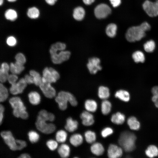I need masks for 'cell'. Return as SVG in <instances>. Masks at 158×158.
<instances>
[{"label":"cell","instance_id":"1","mask_svg":"<svg viewBox=\"0 0 158 158\" xmlns=\"http://www.w3.org/2000/svg\"><path fill=\"white\" fill-rule=\"evenodd\" d=\"M54 115L48 112L44 109H42L38 113L35 125L37 128L41 132L46 134L52 133L55 130L56 127L52 123L47 121L52 122L55 119Z\"/></svg>","mask_w":158,"mask_h":158},{"label":"cell","instance_id":"2","mask_svg":"<svg viewBox=\"0 0 158 158\" xmlns=\"http://www.w3.org/2000/svg\"><path fill=\"white\" fill-rule=\"evenodd\" d=\"M66 44L61 42H57L52 44L49 50L52 62L54 64H59L68 60L71 55V52L65 50Z\"/></svg>","mask_w":158,"mask_h":158},{"label":"cell","instance_id":"3","mask_svg":"<svg viewBox=\"0 0 158 158\" xmlns=\"http://www.w3.org/2000/svg\"><path fill=\"white\" fill-rule=\"evenodd\" d=\"M150 28V25L147 22H144L139 26L130 27L127 30L126 38L130 42L140 40L145 36V32Z\"/></svg>","mask_w":158,"mask_h":158},{"label":"cell","instance_id":"4","mask_svg":"<svg viewBox=\"0 0 158 158\" xmlns=\"http://www.w3.org/2000/svg\"><path fill=\"white\" fill-rule=\"evenodd\" d=\"M0 135L5 143L12 150H21L27 146L25 141L16 140L10 131H3L1 132Z\"/></svg>","mask_w":158,"mask_h":158},{"label":"cell","instance_id":"5","mask_svg":"<svg viewBox=\"0 0 158 158\" xmlns=\"http://www.w3.org/2000/svg\"><path fill=\"white\" fill-rule=\"evenodd\" d=\"M9 103L13 109V114L15 117L23 119L28 118V113L20 97H11L9 100Z\"/></svg>","mask_w":158,"mask_h":158},{"label":"cell","instance_id":"6","mask_svg":"<svg viewBox=\"0 0 158 158\" xmlns=\"http://www.w3.org/2000/svg\"><path fill=\"white\" fill-rule=\"evenodd\" d=\"M59 108L62 110H66L67 107L68 102L73 106L78 104L77 101L74 96L70 92L64 91L59 92L55 98Z\"/></svg>","mask_w":158,"mask_h":158},{"label":"cell","instance_id":"7","mask_svg":"<svg viewBox=\"0 0 158 158\" xmlns=\"http://www.w3.org/2000/svg\"><path fill=\"white\" fill-rule=\"evenodd\" d=\"M136 137L133 133L124 131L121 134L118 143L124 150L127 152L133 151L135 148Z\"/></svg>","mask_w":158,"mask_h":158},{"label":"cell","instance_id":"8","mask_svg":"<svg viewBox=\"0 0 158 158\" xmlns=\"http://www.w3.org/2000/svg\"><path fill=\"white\" fill-rule=\"evenodd\" d=\"M42 82H47L50 83H55L60 78L58 72L51 68H45L43 71Z\"/></svg>","mask_w":158,"mask_h":158},{"label":"cell","instance_id":"9","mask_svg":"<svg viewBox=\"0 0 158 158\" xmlns=\"http://www.w3.org/2000/svg\"><path fill=\"white\" fill-rule=\"evenodd\" d=\"M142 7L149 16L154 17L158 16V0H156L154 2L146 0L143 4Z\"/></svg>","mask_w":158,"mask_h":158},{"label":"cell","instance_id":"10","mask_svg":"<svg viewBox=\"0 0 158 158\" xmlns=\"http://www.w3.org/2000/svg\"><path fill=\"white\" fill-rule=\"evenodd\" d=\"M111 12L110 7L107 4H100L97 5L94 10L95 16L99 19H102L107 17Z\"/></svg>","mask_w":158,"mask_h":158},{"label":"cell","instance_id":"11","mask_svg":"<svg viewBox=\"0 0 158 158\" xmlns=\"http://www.w3.org/2000/svg\"><path fill=\"white\" fill-rule=\"evenodd\" d=\"M100 63V59L98 58L93 57L89 59L87 66L91 74H95L102 69Z\"/></svg>","mask_w":158,"mask_h":158},{"label":"cell","instance_id":"12","mask_svg":"<svg viewBox=\"0 0 158 158\" xmlns=\"http://www.w3.org/2000/svg\"><path fill=\"white\" fill-rule=\"evenodd\" d=\"M39 86L46 97L52 98L56 96V90L51 85V83L47 82L42 81Z\"/></svg>","mask_w":158,"mask_h":158},{"label":"cell","instance_id":"13","mask_svg":"<svg viewBox=\"0 0 158 158\" xmlns=\"http://www.w3.org/2000/svg\"><path fill=\"white\" fill-rule=\"evenodd\" d=\"M27 84L24 78L20 79L18 82L11 85L10 88L11 93L14 95L21 93L26 87Z\"/></svg>","mask_w":158,"mask_h":158},{"label":"cell","instance_id":"14","mask_svg":"<svg viewBox=\"0 0 158 158\" xmlns=\"http://www.w3.org/2000/svg\"><path fill=\"white\" fill-rule=\"evenodd\" d=\"M122 149L118 146L111 144L109 145L107 150V155L110 158L120 157L122 156Z\"/></svg>","mask_w":158,"mask_h":158},{"label":"cell","instance_id":"15","mask_svg":"<svg viewBox=\"0 0 158 158\" xmlns=\"http://www.w3.org/2000/svg\"><path fill=\"white\" fill-rule=\"evenodd\" d=\"M4 16L7 20L14 22L16 21L18 18V13L15 9L10 8L6 9L4 12Z\"/></svg>","mask_w":158,"mask_h":158},{"label":"cell","instance_id":"16","mask_svg":"<svg viewBox=\"0 0 158 158\" xmlns=\"http://www.w3.org/2000/svg\"><path fill=\"white\" fill-rule=\"evenodd\" d=\"M26 15L28 18L31 20H37L40 16L41 11L37 6H32L28 8L26 11Z\"/></svg>","mask_w":158,"mask_h":158},{"label":"cell","instance_id":"17","mask_svg":"<svg viewBox=\"0 0 158 158\" xmlns=\"http://www.w3.org/2000/svg\"><path fill=\"white\" fill-rule=\"evenodd\" d=\"M80 116L82 120V124L84 126H90L92 125L94 122L93 116L89 111H85L83 112Z\"/></svg>","mask_w":158,"mask_h":158},{"label":"cell","instance_id":"18","mask_svg":"<svg viewBox=\"0 0 158 158\" xmlns=\"http://www.w3.org/2000/svg\"><path fill=\"white\" fill-rule=\"evenodd\" d=\"M9 70L10 66L7 63L4 62L1 64L0 69V81L1 83H4L7 80Z\"/></svg>","mask_w":158,"mask_h":158},{"label":"cell","instance_id":"19","mask_svg":"<svg viewBox=\"0 0 158 158\" xmlns=\"http://www.w3.org/2000/svg\"><path fill=\"white\" fill-rule=\"evenodd\" d=\"M78 123L71 117L68 118L66 120L65 129L68 132H72L75 131L78 128Z\"/></svg>","mask_w":158,"mask_h":158},{"label":"cell","instance_id":"20","mask_svg":"<svg viewBox=\"0 0 158 158\" xmlns=\"http://www.w3.org/2000/svg\"><path fill=\"white\" fill-rule=\"evenodd\" d=\"M92 152L97 156L102 155L104 151L103 146L99 142L93 143L90 147Z\"/></svg>","mask_w":158,"mask_h":158},{"label":"cell","instance_id":"21","mask_svg":"<svg viewBox=\"0 0 158 158\" xmlns=\"http://www.w3.org/2000/svg\"><path fill=\"white\" fill-rule=\"evenodd\" d=\"M58 152L61 157L63 158H67L69 156L70 154V147L66 144H63L58 147Z\"/></svg>","mask_w":158,"mask_h":158},{"label":"cell","instance_id":"22","mask_svg":"<svg viewBox=\"0 0 158 158\" xmlns=\"http://www.w3.org/2000/svg\"><path fill=\"white\" fill-rule=\"evenodd\" d=\"M10 70L12 74H20L24 69L23 65L16 61L15 63H11L10 65Z\"/></svg>","mask_w":158,"mask_h":158},{"label":"cell","instance_id":"23","mask_svg":"<svg viewBox=\"0 0 158 158\" xmlns=\"http://www.w3.org/2000/svg\"><path fill=\"white\" fill-rule=\"evenodd\" d=\"M69 141L73 146L78 147L82 143L83 138L81 134L79 133L74 134L70 137Z\"/></svg>","mask_w":158,"mask_h":158},{"label":"cell","instance_id":"24","mask_svg":"<svg viewBox=\"0 0 158 158\" xmlns=\"http://www.w3.org/2000/svg\"><path fill=\"white\" fill-rule=\"evenodd\" d=\"M30 103L33 105L38 104L40 102L41 97L39 93L36 91H32L28 95Z\"/></svg>","mask_w":158,"mask_h":158},{"label":"cell","instance_id":"25","mask_svg":"<svg viewBox=\"0 0 158 158\" xmlns=\"http://www.w3.org/2000/svg\"><path fill=\"white\" fill-rule=\"evenodd\" d=\"M125 118V116L123 114L120 112H118L112 115L111 120L113 123L120 125L124 123Z\"/></svg>","mask_w":158,"mask_h":158},{"label":"cell","instance_id":"26","mask_svg":"<svg viewBox=\"0 0 158 158\" xmlns=\"http://www.w3.org/2000/svg\"><path fill=\"white\" fill-rule=\"evenodd\" d=\"M85 14L84 9L82 7L78 6L75 8L73 10V16L77 20H82L84 18Z\"/></svg>","mask_w":158,"mask_h":158},{"label":"cell","instance_id":"27","mask_svg":"<svg viewBox=\"0 0 158 158\" xmlns=\"http://www.w3.org/2000/svg\"><path fill=\"white\" fill-rule=\"evenodd\" d=\"M110 92L109 88L106 87L101 86L98 90V96L101 99H107L110 96Z\"/></svg>","mask_w":158,"mask_h":158},{"label":"cell","instance_id":"28","mask_svg":"<svg viewBox=\"0 0 158 158\" xmlns=\"http://www.w3.org/2000/svg\"><path fill=\"white\" fill-rule=\"evenodd\" d=\"M85 107L86 110L90 112H94L97 109L96 102L92 99H87L85 103Z\"/></svg>","mask_w":158,"mask_h":158},{"label":"cell","instance_id":"29","mask_svg":"<svg viewBox=\"0 0 158 158\" xmlns=\"http://www.w3.org/2000/svg\"><path fill=\"white\" fill-rule=\"evenodd\" d=\"M115 97L125 102H128L130 99L129 92L124 90H120L117 91L115 93Z\"/></svg>","mask_w":158,"mask_h":158},{"label":"cell","instance_id":"30","mask_svg":"<svg viewBox=\"0 0 158 158\" xmlns=\"http://www.w3.org/2000/svg\"><path fill=\"white\" fill-rule=\"evenodd\" d=\"M127 123L131 129L137 130L140 128V124L139 122L134 116H131L128 118Z\"/></svg>","mask_w":158,"mask_h":158},{"label":"cell","instance_id":"31","mask_svg":"<svg viewBox=\"0 0 158 158\" xmlns=\"http://www.w3.org/2000/svg\"><path fill=\"white\" fill-rule=\"evenodd\" d=\"M111 102L107 99L104 100L102 102L101 105V111L103 114L107 115L111 111Z\"/></svg>","mask_w":158,"mask_h":158},{"label":"cell","instance_id":"32","mask_svg":"<svg viewBox=\"0 0 158 158\" xmlns=\"http://www.w3.org/2000/svg\"><path fill=\"white\" fill-rule=\"evenodd\" d=\"M147 156L150 158H153L158 156V148L153 145L149 146L145 151Z\"/></svg>","mask_w":158,"mask_h":158},{"label":"cell","instance_id":"33","mask_svg":"<svg viewBox=\"0 0 158 158\" xmlns=\"http://www.w3.org/2000/svg\"><path fill=\"white\" fill-rule=\"evenodd\" d=\"M117 29L116 25L114 23H111L107 26L106 32L107 35L110 37H114L116 34Z\"/></svg>","mask_w":158,"mask_h":158},{"label":"cell","instance_id":"34","mask_svg":"<svg viewBox=\"0 0 158 158\" xmlns=\"http://www.w3.org/2000/svg\"><path fill=\"white\" fill-rule=\"evenodd\" d=\"M67 134L64 130H61L57 132L56 134V139L60 143L64 142L66 140Z\"/></svg>","mask_w":158,"mask_h":158},{"label":"cell","instance_id":"35","mask_svg":"<svg viewBox=\"0 0 158 158\" xmlns=\"http://www.w3.org/2000/svg\"><path fill=\"white\" fill-rule=\"evenodd\" d=\"M85 137L86 141L89 143H94L96 138L95 133L90 130H87L85 132Z\"/></svg>","mask_w":158,"mask_h":158},{"label":"cell","instance_id":"36","mask_svg":"<svg viewBox=\"0 0 158 158\" xmlns=\"http://www.w3.org/2000/svg\"><path fill=\"white\" fill-rule=\"evenodd\" d=\"M132 58L136 63L144 62L145 56L144 54L141 51H138L134 52L132 54Z\"/></svg>","mask_w":158,"mask_h":158},{"label":"cell","instance_id":"37","mask_svg":"<svg viewBox=\"0 0 158 158\" xmlns=\"http://www.w3.org/2000/svg\"><path fill=\"white\" fill-rule=\"evenodd\" d=\"M30 75L33 78L34 84L37 86H39L42 82V78L40 74L34 70H31L29 72Z\"/></svg>","mask_w":158,"mask_h":158},{"label":"cell","instance_id":"38","mask_svg":"<svg viewBox=\"0 0 158 158\" xmlns=\"http://www.w3.org/2000/svg\"><path fill=\"white\" fill-rule=\"evenodd\" d=\"M8 92L7 88L2 83H0V102L5 101L8 97Z\"/></svg>","mask_w":158,"mask_h":158},{"label":"cell","instance_id":"39","mask_svg":"<svg viewBox=\"0 0 158 158\" xmlns=\"http://www.w3.org/2000/svg\"><path fill=\"white\" fill-rule=\"evenodd\" d=\"M155 47V43L154 41L150 40L147 41L144 45L145 50L147 52H152L153 51Z\"/></svg>","mask_w":158,"mask_h":158},{"label":"cell","instance_id":"40","mask_svg":"<svg viewBox=\"0 0 158 158\" xmlns=\"http://www.w3.org/2000/svg\"><path fill=\"white\" fill-rule=\"evenodd\" d=\"M28 135L30 141L32 143L37 142L39 139V134L33 130L30 131L28 133Z\"/></svg>","mask_w":158,"mask_h":158},{"label":"cell","instance_id":"41","mask_svg":"<svg viewBox=\"0 0 158 158\" xmlns=\"http://www.w3.org/2000/svg\"><path fill=\"white\" fill-rule=\"evenodd\" d=\"M152 92L153 95L152 98V101L154 103L156 107L158 108V86L153 87Z\"/></svg>","mask_w":158,"mask_h":158},{"label":"cell","instance_id":"42","mask_svg":"<svg viewBox=\"0 0 158 158\" xmlns=\"http://www.w3.org/2000/svg\"><path fill=\"white\" fill-rule=\"evenodd\" d=\"M46 145L49 149L51 150L54 151L57 147V142L53 140H49L46 142Z\"/></svg>","mask_w":158,"mask_h":158},{"label":"cell","instance_id":"43","mask_svg":"<svg viewBox=\"0 0 158 158\" xmlns=\"http://www.w3.org/2000/svg\"><path fill=\"white\" fill-rule=\"evenodd\" d=\"M16 61L23 65L25 63L26 59L25 56L22 53H18L15 56Z\"/></svg>","mask_w":158,"mask_h":158},{"label":"cell","instance_id":"44","mask_svg":"<svg viewBox=\"0 0 158 158\" xmlns=\"http://www.w3.org/2000/svg\"><path fill=\"white\" fill-rule=\"evenodd\" d=\"M6 41L8 45L12 47L15 46L17 43L16 38L13 35H10L8 37Z\"/></svg>","mask_w":158,"mask_h":158},{"label":"cell","instance_id":"45","mask_svg":"<svg viewBox=\"0 0 158 158\" xmlns=\"http://www.w3.org/2000/svg\"><path fill=\"white\" fill-rule=\"evenodd\" d=\"M113 130L110 127H107L103 129L101 131V134L103 138H106L113 133Z\"/></svg>","mask_w":158,"mask_h":158},{"label":"cell","instance_id":"46","mask_svg":"<svg viewBox=\"0 0 158 158\" xmlns=\"http://www.w3.org/2000/svg\"><path fill=\"white\" fill-rule=\"evenodd\" d=\"M18 79V77L16 74L12 73L9 75L7 80L8 82L11 85L16 83Z\"/></svg>","mask_w":158,"mask_h":158},{"label":"cell","instance_id":"47","mask_svg":"<svg viewBox=\"0 0 158 158\" xmlns=\"http://www.w3.org/2000/svg\"><path fill=\"white\" fill-rule=\"evenodd\" d=\"M24 79L26 83L28 84H31L34 83L33 78L30 75H26L25 76Z\"/></svg>","mask_w":158,"mask_h":158},{"label":"cell","instance_id":"48","mask_svg":"<svg viewBox=\"0 0 158 158\" xmlns=\"http://www.w3.org/2000/svg\"><path fill=\"white\" fill-rule=\"evenodd\" d=\"M4 108L1 104H0V124L1 125L2 123L3 117L4 112Z\"/></svg>","mask_w":158,"mask_h":158},{"label":"cell","instance_id":"49","mask_svg":"<svg viewBox=\"0 0 158 158\" xmlns=\"http://www.w3.org/2000/svg\"><path fill=\"white\" fill-rule=\"evenodd\" d=\"M111 4L114 7H116L121 4V0H109Z\"/></svg>","mask_w":158,"mask_h":158},{"label":"cell","instance_id":"50","mask_svg":"<svg viewBox=\"0 0 158 158\" xmlns=\"http://www.w3.org/2000/svg\"><path fill=\"white\" fill-rule=\"evenodd\" d=\"M45 3L50 6H54L58 0H44Z\"/></svg>","mask_w":158,"mask_h":158},{"label":"cell","instance_id":"51","mask_svg":"<svg viewBox=\"0 0 158 158\" xmlns=\"http://www.w3.org/2000/svg\"><path fill=\"white\" fill-rule=\"evenodd\" d=\"M18 157L19 158H30L31 157L29 154L24 153L20 154Z\"/></svg>","mask_w":158,"mask_h":158},{"label":"cell","instance_id":"52","mask_svg":"<svg viewBox=\"0 0 158 158\" xmlns=\"http://www.w3.org/2000/svg\"><path fill=\"white\" fill-rule=\"evenodd\" d=\"M83 1L85 4L89 5L93 3L95 0H83Z\"/></svg>","mask_w":158,"mask_h":158},{"label":"cell","instance_id":"53","mask_svg":"<svg viewBox=\"0 0 158 158\" xmlns=\"http://www.w3.org/2000/svg\"><path fill=\"white\" fill-rule=\"evenodd\" d=\"M7 2L9 3H14L16 2L18 0H6Z\"/></svg>","mask_w":158,"mask_h":158},{"label":"cell","instance_id":"54","mask_svg":"<svg viewBox=\"0 0 158 158\" xmlns=\"http://www.w3.org/2000/svg\"><path fill=\"white\" fill-rule=\"evenodd\" d=\"M5 0H0V6H2L4 3Z\"/></svg>","mask_w":158,"mask_h":158},{"label":"cell","instance_id":"55","mask_svg":"<svg viewBox=\"0 0 158 158\" xmlns=\"http://www.w3.org/2000/svg\"></svg>","mask_w":158,"mask_h":158}]
</instances>
